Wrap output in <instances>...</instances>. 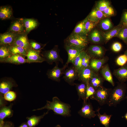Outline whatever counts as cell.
I'll list each match as a JSON object with an SVG mask.
<instances>
[{"mask_svg":"<svg viewBox=\"0 0 127 127\" xmlns=\"http://www.w3.org/2000/svg\"><path fill=\"white\" fill-rule=\"evenodd\" d=\"M12 45L21 47L24 49L27 52L32 48L27 37L24 34L16 36L13 43L11 46Z\"/></svg>","mask_w":127,"mask_h":127,"instance_id":"11","label":"cell"},{"mask_svg":"<svg viewBox=\"0 0 127 127\" xmlns=\"http://www.w3.org/2000/svg\"><path fill=\"white\" fill-rule=\"evenodd\" d=\"M49 110L44 112L42 115L40 116L33 115L27 118V123L29 127H35L37 125L40 121L41 119L48 113Z\"/></svg>","mask_w":127,"mask_h":127,"instance_id":"25","label":"cell"},{"mask_svg":"<svg viewBox=\"0 0 127 127\" xmlns=\"http://www.w3.org/2000/svg\"><path fill=\"white\" fill-rule=\"evenodd\" d=\"M96 112L93 110L92 104L88 99V100L87 102L83 100L82 106L78 111V113L81 117L91 119L96 115Z\"/></svg>","mask_w":127,"mask_h":127,"instance_id":"5","label":"cell"},{"mask_svg":"<svg viewBox=\"0 0 127 127\" xmlns=\"http://www.w3.org/2000/svg\"><path fill=\"white\" fill-rule=\"evenodd\" d=\"M122 48L121 44L119 42H116L114 43L111 46L112 50L115 52H118L120 51Z\"/></svg>","mask_w":127,"mask_h":127,"instance_id":"44","label":"cell"},{"mask_svg":"<svg viewBox=\"0 0 127 127\" xmlns=\"http://www.w3.org/2000/svg\"><path fill=\"white\" fill-rule=\"evenodd\" d=\"M65 48L68 55L67 60L64 66L66 67L69 63L73 64L75 59L83 49L73 46L65 45Z\"/></svg>","mask_w":127,"mask_h":127,"instance_id":"8","label":"cell"},{"mask_svg":"<svg viewBox=\"0 0 127 127\" xmlns=\"http://www.w3.org/2000/svg\"><path fill=\"white\" fill-rule=\"evenodd\" d=\"M25 27L23 22L18 20L14 22L11 25L10 29L12 32L18 33L23 32L24 30Z\"/></svg>","mask_w":127,"mask_h":127,"instance_id":"27","label":"cell"},{"mask_svg":"<svg viewBox=\"0 0 127 127\" xmlns=\"http://www.w3.org/2000/svg\"><path fill=\"white\" fill-rule=\"evenodd\" d=\"M116 63L119 65L122 66L127 63V56L125 54L120 56L117 58Z\"/></svg>","mask_w":127,"mask_h":127,"instance_id":"41","label":"cell"},{"mask_svg":"<svg viewBox=\"0 0 127 127\" xmlns=\"http://www.w3.org/2000/svg\"><path fill=\"white\" fill-rule=\"evenodd\" d=\"M23 21L27 33L35 28L38 25L37 21L33 19H24Z\"/></svg>","mask_w":127,"mask_h":127,"instance_id":"30","label":"cell"},{"mask_svg":"<svg viewBox=\"0 0 127 127\" xmlns=\"http://www.w3.org/2000/svg\"><path fill=\"white\" fill-rule=\"evenodd\" d=\"M106 17H109L113 16L115 14L114 10L110 5L103 12Z\"/></svg>","mask_w":127,"mask_h":127,"instance_id":"42","label":"cell"},{"mask_svg":"<svg viewBox=\"0 0 127 127\" xmlns=\"http://www.w3.org/2000/svg\"><path fill=\"white\" fill-rule=\"evenodd\" d=\"M16 97L15 93L13 91H9L4 95V98L6 100L12 101L15 100Z\"/></svg>","mask_w":127,"mask_h":127,"instance_id":"40","label":"cell"},{"mask_svg":"<svg viewBox=\"0 0 127 127\" xmlns=\"http://www.w3.org/2000/svg\"><path fill=\"white\" fill-rule=\"evenodd\" d=\"M120 24L123 25L127 27V10L123 12Z\"/></svg>","mask_w":127,"mask_h":127,"instance_id":"45","label":"cell"},{"mask_svg":"<svg viewBox=\"0 0 127 127\" xmlns=\"http://www.w3.org/2000/svg\"><path fill=\"white\" fill-rule=\"evenodd\" d=\"M24 56L20 54L12 55L0 62L8 63L18 65L28 63L27 60Z\"/></svg>","mask_w":127,"mask_h":127,"instance_id":"15","label":"cell"},{"mask_svg":"<svg viewBox=\"0 0 127 127\" xmlns=\"http://www.w3.org/2000/svg\"><path fill=\"white\" fill-rule=\"evenodd\" d=\"M99 23L92 21L88 18L85 23V28L87 34L94 29Z\"/></svg>","mask_w":127,"mask_h":127,"instance_id":"39","label":"cell"},{"mask_svg":"<svg viewBox=\"0 0 127 127\" xmlns=\"http://www.w3.org/2000/svg\"><path fill=\"white\" fill-rule=\"evenodd\" d=\"M40 51L35 50L32 48L28 52L27 55L28 63H42L45 61L44 59L40 55Z\"/></svg>","mask_w":127,"mask_h":127,"instance_id":"12","label":"cell"},{"mask_svg":"<svg viewBox=\"0 0 127 127\" xmlns=\"http://www.w3.org/2000/svg\"><path fill=\"white\" fill-rule=\"evenodd\" d=\"M19 127H29L27 122L22 123Z\"/></svg>","mask_w":127,"mask_h":127,"instance_id":"47","label":"cell"},{"mask_svg":"<svg viewBox=\"0 0 127 127\" xmlns=\"http://www.w3.org/2000/svg\"><path fill=\"white\" fill-rule=\"evenodd\" d=\"M75 87L78 96V100L82 99L85 100L86 96L87 84L83 82L76 84Z\"/></svg>","mask_w":127,"mask_h":127,"instance_id":"24","label":"cell"},{"mask_svg":"<svg viewBox=\"0 0 127 127\" xmlns=\"http://www.w3.org/2000/svg\"><path fill=\"white\" fill-rule=\"evenodd\" d=\"M127 89L126 84L119 82L111 89L107 104L110 107L115 106L124 99Z\"/></svg>","mask_w":127,"mask_h":127,"instance_id":"2","label":"cell"},{"mask_svg":"<svg viewBox=\"0 0 127 127\" xmlns=\"http://www.w3.org/2000/svg\"><path fill=\"white\" fill-rule=\"evenodd\" d=\"M100 72L104 79L109 82L113 86H114V83L108 64H106L103 66L101 68Z\"/></svg>","mask_w":127,"mask_h":127,"instance_id":"22","label":"cell"},{"mask_svg":"<svg viewBox=\"0 0 127 127\" xmlns=\"http://www.w3.org/2000/svg\"><path fill=\"white\" fill-rule=\"evenodd\" d=\"M63 79L69 84L74 86L76 84L75 81L78 78V72L74 65L64 71Z\"/></svg>","mask_w":127,"mask_h":127,"instance_id":"7","label":"cell"},{"mask_svg":"<svg viewBox=\"0 0 127 127\" xmlns=\"http://www.w3.org/2000/svg\"><path fill=\"white\" fill-rule=\"evenodd\" d=\"M12 14V11L9 7L4 6L0 8V18L2 20H5L10 18Z\"/></svg>","mask_w":127,"mask_h":127,"instance_id":"33","label":"cell"},{"mask_svg":"<svg viewBox=\"0 0 127 127\" xmlns=\"http://www.w3.org/2000/svg\"><path fill=\"white\" fill-rule=\"evenodd\" d=\"M29 43L32 48L35 50L40 51L42 48L41 44L35 41H31Z\"/></svg>","mask_w":127,"mask_h":127,"instance_id":"43","label":"cell"},{"mask_svg":"<svg viewBox=\"0 0 127 127\" xmlns=\"http://www.w3.org/2000/svg\"><path fill=\"white\" fill-rule=\"evenodd\" d=\"M122 117L123 118H124L127 120V112L124 115L122 116Z\"/></svg>","mask_w":127,"mask_h":127,"instance_id":"48","label":"cell"},{"mask_svg":"<svg viewBox=\"0 0 127 127\" xmlns=\"http://www.w3.org/2000/svg\"><path fill=\"white\" fill-rule=\"evenodd\" d=\"M71 107L69 104L61 101L58 97L55 96L53 98L52 101H47L46 104L44 106L33 111L46 109L52 111L56 114L64 117H69L71 115Z\"/></svg>","mask_w":127,"mask_h":127,"instance_id":"1","label":"cell"},{"mask_svg":"<svg viewBox=\"0 0 127 127\" xmlns=\"http://www.w3.org/2000/svg\"><path fill=\"white\" fill-rule=\"evenodd\" d=\"M104 80L103 77L99 76L97 74L89 81V83L96 90L103 86Z\"/></svg>","mask_w":127,"mask_h":127,"instance_id":"31","label":"cell"},{"mask_svg":"<svg viewBox=\"0 0 127 127\" xmlns=\"http://www.w3.org/2000/svg\"><path fill=\"white\" fill-rule=\"evenodd\" d=\"M87 19V17L84 20L79 23L75 27L72 33L81 36L86 37L88 34L85 28V23Z\"/></svg>","mask_w":127,"mask_h":127,"instance_id":"21","label":"cell"},{"mask_svg":"<svg viewBox=\"0 0 127 127\" xmlns=\"http://www.w3.org/2000/svg\"><path fill=\"white\" fill-rule=\"evenodd\" d=\"M86 52L82 51L76 57L73 64L79 73L82 69V64L83 57Z\"/></svg>","mask_w":127,"mask_h":127,"instance_id":"34","label":"cell"},{"mask_svg":"<svg viewBox=\"0 0 127 127\" xmlns=\"http://www.w3.org/2000/svg\"><path fill=\"white\" fill-rule=\"evenodd\" d=\"M99 26L101 29L104 32L109 30L113 27V25L109 17H106L99 21Z\"/></svg>","mask_w":127,"mask_h":127,"instance_id":"28","label":"cell"},{"mask_svg":"<svg viewBox=\"0 0 127 127\" xmlns=\"http://www.w3.org/2000/svg\"><path fill=\"white\" fill-rule=\"evenodd\" d=\"M124 54L126 55L127 56V49L126 51L125 52Z\"/></svg>","mask_w":127,"mask_h":127,"instance_id":"49","label":"cell"},{"mask_svg":"<svg viewBox=\"0 0 127 127\" xmlns=\"http://www.w3.org/2000/svg\"><path fill=\"white\" fill-rule=\"evenodd\" d=\"M13 124L12 122H5L2 127H14Z\"/></svg>","mask_w":127,"mask_h":127,"instance_id":"46","label":"cell"},{"mask_svg":"<svg viewBox=\"0 0 127 127\" xmlns=\"http://www.w3.org/2000/svg\"><path fill=\"white\" fill-rule=\"evenodd\" d=\"M97 74L89 66L82 68L78 73V80L86 84Z\"/></svg>","mask_w":127,"mask_h":127,"instance_id":"9","label":"cell"},{"mask_svg":"<svg viewBox=\"0 0 127 127\" xmlns=\"http://www.w3.org/2000/svg\"><path fill=\"white\" fill-rule=\"evenodd\" d=\"M88 51L91 57L100 58L103 57L104 54V51L103 48L97 45L90 46L88 48Z\"/></svg>","mask_w":127,"mask_h":127,"instance_id":"16","label":"cell"},{"mask_svg":"<svg viewBox=\"0 0 127 127\" xmlns=\"http://www.w3.org/2000/svg\"><path fill=\"white\" fill-rule=\"evenodd\" d=\"M14 86L12 82L8 80L2 81L0 83V92L4 95L11 90Z\"/></svg>","mask_w":127,"mask_h":127,"instance_id":"29","label":"cell"},{"mask_svg":"<svg viewBox=\"0 0 127 127\" xmlns=\"http://www.w3.org/2000/svg\"><path fill=\"white\" fill-rule=\"evenodd\" d=\"M125 98L127 99V96H126V97H125Z\"/></svg>","mask_w":127,"mask_h":127,"instance_id":"51","label":"cell"},{"mask_svg":"<svg viewBox=\"0 0 127 127\" xmlns=\"http://www.w3.org/2000/svg\"><path fill=\"white\" fill-rule=\"evenodd\" d=\"M106 61V60L105 58L101 59H93L90 60L89 66L96 73L102 68Z\"/></svg>","mask_w":127,"mask_h":127,"instance_id":"19","label":"cell"},{"mask_svg":"<svg viewBox=\"0 0 127 127\" xmlns=\"http://www.w3.org/2000/svg\"><path fill=\"white\" fill-rule=\"evenodd\" d=\"M87 88L86 96L85 100L86 102L87 101L89 98L93 95L95 93L96 90L89 83H86Z\"/></svg>","mask_w":127,"mask_h":127,"instance_id":"38","label":"cell"},{"mask_svg":"<svg viewBox=\"0 0 127 127\" xmlns=\"http://www.w3.org/2000/svg\"><path fill=\"white\" fill-rule=\"evenodd\" d=\"M100 108H99L96 110L97 113L96 115L99 119L101 123L105 127H109L110 119L112 115H107L105 112L103 114H101L99 112Z\"/></svg>","mask_w":127,"mask_h":127,"instance_id":"26","label":"cell"},{"mask_svg":"<svg viewBox=\"0 0 127 127\" xmlns=\"http://www.w3.org/2000/svg\"><path fill=\"white\" fill-rule=\"evenodd\" d=\"M91 20L99 22L101 20L106 18L103 12L95 7L91 11L87 16Z\"/></svg>","mask_w":127,"mask_h":127,"instance_id":"18","label":"cell"},{"mask_svg":"<svg viewBox=\"0 0 127 127\" xmlns=\"http://www.w3.org/2000/svg\"><path fill=\"white\" fill-rule=\"evenodd\" d=\"M111 5V2L108 0H100L95 3L96 7L102 12Z\"/></svg>","mask_w":127,"mask_h":127,"instance_id":"36","label":"cell"},{"mask_svg":"<svg viewBox=\"0 0 127 127\" xmlns=\"http://www.w3.org/2000/svg\"><path fill=\"white\" fill-rule=\"evenodd\" d=\"M65 43V45L74 46L84 49L88 45V40L86 37L72 33L66 39Z\"/></svg>","mask_w":127,"mask_h":127,"instance_id":"3","label":"cell"},{"mask_svg":"<svg viewBox=\"0 0 127 127\" xmlns=\"http://www.w3.org/2000/svg\"><path fill=\"white\" fill-rule=\"evenodd\" d=\"M55 127H61V126L59 125H57Z\"/></svg>","mask_w":127,"mask_h":127,"instance_id":"50","label":"cell"},{"mask_svg":"<svg viewBox=\"0 0 127 127\" xmlns=\"http://www.w3.org/2000/svg\"><path fill=\"white\" fill-rule=\"evenodd\" d=\"M7 46L12 55L20 54L24 57L27 56V52L22 48L16 46L12 45Z\"/></svg>","mask_w":127,"mask_h":127,"instance_id":"32","label":"cell"},{"mask_svg":"<svg viewBox=\"0 0 127 127\" xmlns=\"http://www.w3.org/2000/svg\"><path fill=\"white\" fill-rule=\"evenodd\" d=\"M116 37L127 44V27L122 25Z\"/></svg>","mask_w":127,"mask_h":127,"instance_id":"37","label":"cell"},{"mask_svg":"<svg viewBox=\"0 0 127 127\" xmlns=\"http://www.w3.org/2000/svg\"><path fill=\"white\" fill-rule=\"evenodd\" d=\"M16 35L12 32H8L1 34L0 36V46H10L14 42L16 37Z\"/></svg>","mask_w":127,"mask_h":127,"instance_id":"13","label":"cell"},{"mask_svg":"<svg viewBox=\"0 0 127 127\" xmlns=\"http://www.w3.org/2000/svg\"><path fill=\"white\" fill-rule=\"evenodd\" d=\"M111 89L103 86L96 89L95 93L90 98L96 100L100 105L102 106L107 104Z\"/></svg>","mask_w":127,"mask_h":127,"instance_id":"4","label":"cell"},{"mask_svg":"<svg viewBox=\"0 0 127 127\" xmlns=\"http://www.w3.org/2000/svg\"><path fill=\"white\" fill-rule=\"evenodd\" d=\"M13 113L10 106H4L1 107L0 111V127H2L4 123V119L6 117H11Z\"/></svg>","mask_w":127,"mask_h":127,"instance_id":"23","label":"cell"},{"mask_svg":"<svg viewBox=\"0 0 127 127\" xmlns=\"http://www.w3.org/2000/svg\"><path fill=\"white\" fill-rule=\"evenodd\" d=\"M43 56L45 61L49 64H52L53 62L57 63L59 62L62 64L63 63V60L60 57L57 48L56 47L46 51Z\"/></svg>","mask_w":127,"mask_h":127,"instance_id":"6","label":"cell"},{"mask_svg":"<svg viewBox=\"0 0 127 127\" xmlns=\"http://www.w3.org/2000/svg\"><path fill=\"white\" fill-rule=\"evenodd\" d=\"M122 26V25L120 23L118 25L113 27L111 30L103 32L101 34L105 42L107 43L112 38L116 37Z\"/></svg>","mask_w":127,"mask_h":127,"instance_id":"17","label":"cell"},{"mask_svg":"<svg viewBox=\"0 0 127 127\" xmlns=\"http://www.w3.org/2000/svg\"><path fill=\"white\" fill-rule=\"evenodd\" d=\"M113 74L120 82L124 83L127 81V63L121 67L115 70Z\"/></svg>","mask_w":127,"mask_h":127,"instance_id":"14","label":"cell"},{"mask_svg":"<svg viewBox=\"0 0 127 127\" xmlns=\"http://www.w3.org/2000/svg\"><path fill=\"white\" fill-rule=\"evenodd\" d=\"M66 67L64 66L63 67L60 68L56 63L53 68L48 71L47 74L48 77L53 81L60 82V77L63 74Z\"/></svg>","mask_w":127,"mask_h":127,"instance_id":"10","label":"cell"},{"mask_svg":"<svg viewBox=\"0 0 127 127\" xmlns=\"http://www.w3.org/2000/svg\"><path fill=\"white\" fill-rule=\"evenodd\" d=\"M89 38L91 42L95 44H100L103 41H105L101 33L96 29H93L90 32Z\"/></svg>","mask_w":127,"mask_h":127,"instance_id":"20","label":"cell"},{"mask_svg":"<svg viewBox=\"0 0 127 127\" xmlns=\"http://www.w3.org/2000/svg\"><path fill=\"white\" fill-rule=\"evenodd\" d=\"M7 46L1 45L0 47V61L8 58L12 55Z\"/></svg>","mask_w":127,"mask_h":127,"instance_id":"35","label":"cell"}]
</instances>
